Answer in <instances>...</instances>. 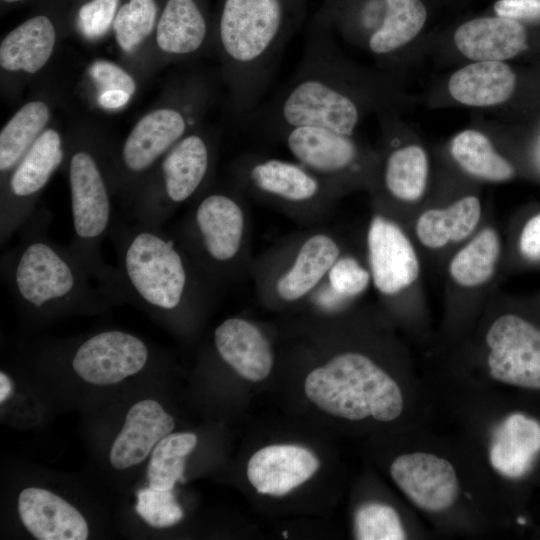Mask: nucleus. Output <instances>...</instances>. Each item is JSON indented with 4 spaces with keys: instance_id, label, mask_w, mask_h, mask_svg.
Wrapping results in <instances>:
<instances>
[{
    "instance_id": "obj_1",
    "label": "nucleus",
    "mask_w": 540,
    "mask_h": 540,
    "mask_svg": "<svg viewBox=\"0 0 540 540\" xmlns=\"http://www.w3.org/2000/svg\"><path fill=\"white\" fill-rule=\"evenodd\" d=\"M308 0H219L213 37L232 110L249 117L259 106Z\"/></svg>"
},
{
    "instance_id": "obj_2",
    "label": "nucleus",
    "mask_w": 540,
    "mask_h": 540,
    "mask_svg": "<svg viewBox=\"0 0 540 540\" xmlns=\"http://www.w3.org/2000/svg\"><path fill=\"white\" fill-rule=\"evenodd\" d=\"M49 212H36L23 225L19 243L1 258V275L11 296L27 311L101 309L123 302L97 281L78 254L47 236Z\"/></svg>"
},
{
    "instance_id": "obj_3",
    "label": "nucleus",
    "mask_w": 540,
    "mask_h": 540,
    "mask_svg": "<svg viewBox=\"0 0 540 540\" xmlns=\"http://www.w3.org/2000/svg\"><path fill=\"white\" fill-rule=\"evenodd\" d=\"M352 76L335 48L332 32L313 18L293 77L249 118L272 137L297 125L352 135L362 113Z\"/></svg>"
},
{
    "instance_id": "obj_4",
    "label": "nucleus",
    "mask_w": 540,
    "mask_h": 540,
    "mask_svg": "<svg viewBox=\"0 0 540 540\" xmlns=\"http://www.w3.org/2000/svg\"><path fill=\"white\" fill-rule=\"evenodd\" d=\"M108 236L127 301L161 314L181 313L209 296L211 285L174 234L114 218Z\"/></svg>"
},
{
    "instance_id": "obj_5",
    "label": "nucleus",
    "mask_w": 540,
    "mask_h": 540,
    "mask_svg": "<svg viewBox=\"0 0 540 540\" xmlns=\"http://www.w3.org/2000/svg\"><path fill=\"white\" fill-rule=\"evenodd\" d=\"M240 195L231 189L204 190L174 232L211 285L229 276L245 246L247 218Z\"/></svg>"
},
{
    "instance_id": "obj_6",
    "label": "nucleus",
    "mask_w": 540,
    "mask_h": 540,
    "mask_svg": "<svg viewBox=\"0 0 540 540\" xmlns=\"http://www.w3.org/2000/svg\"><path fill=\"white\" fill-rule=\"evenodd\" d=\"M213 141L191 131L157 164V174L146 177L136 189L128 213L135 221L162 227L181 204L199 196L212 174Z\"/></svg>"
},
{
    "instance_id": "obj_7",
    "label": "nucleus",
    "mask_w": 540,
    "mask_h": 540,
    "mask_svg": "<svg viewBox=\"0 0 540 540\" xmlns=\"http://www.w3.org/2000/svg\"><path fill=\"white\" fill-rule=\"evenodd\" d=\"M205 100L202 90L185 105L157 108L133 126L118 155L117 187L131 198L164 155L191 132Z\"/></svg>"
},
{
    "instance_id": "obj_8",
    "label": "nucleus",
    "mask_w": 540,
    "mask_h": 540,
    "mask_svg": "<svg viewBox=\"0 0 540 540\" xmlns=\"http://www.w3.org/2000/svg\"><path fill=\"white\" fill-rule=\"evenodd\" d=\"M232 173L238 188L296 210L324 207L337 189L296 160L245 154Z\"/></svg>"
},
{
    "instance_id": "obj_9",
    "label": "nucleus",
    "mask_w": 540,
    "mask_h": 540,
    "mask_svg": "<svg viewBox=\"0 0 540 540\" xmlns=\"http://www.w3.org/2000/svg\"><path fill=\"white\" fill-rule=\"evenodd\" d=\"M65 153L60 133L48 128L37 138L11 172L2 180L0 244L19 231L35 211L36 202Z\"/></svg>"
},
{
    "instance_id": "obj_10",
    "label": "nucleus",
    "mask_w": 540,
    "mask_h": 540,
    "mask_svg": "<svg viewBox=\"0 0 540 540\" xmlns=\"http://www.w3.org/2000/svg\"><path fill=\"white\" fill-rule=\"evenodd\" d=\"M377 365L358 352H345L313 369L304 383L305 394L322 411L358 421L371 416L368 382Z\"/></svg>"
},
{
    "instance_id": "obj_11",
    "label": "nucleus",
    "mask_w": 540,
    "mask_h": 540,
    "mask_svg": "<svg viewBox=\"0 0 540 540\" xmlns=\"http://www.w3.org/2000/svg\"><path fill=\"white\" fill-rule=\"evenodd\" d=\"M486 344L492 378L540 390V329L520 316L505 314L488 329Z\"/></svg>"
},
{
    "instance_id": "obj_12",
    "label": "nucleus",
    "mask_w": 540,
    "mask_h": 540,
    "mask_svg": "<svg viewBox=\"0 0 540 540\" xmlns=\"http://www.w3.org/2000/svg\"><path fill=\"white\" fill-rule=\"evenodd\" d=\"M281 141L294 160L327 181L337 190L358 170L360 149L352 135L316 125H297L279 131Z\"/></svg>"
},
{
    "instance_id": "obj_13",
    "label": "nucleus",
    "mask_w": 540,
    "mask_h": 540,
    "mask_svg": "<svg viewBox=\"0 0 540 540\" xmlns=\"http://www.w3.org/2000/svg\"><path fill=\"white\" fill-rule=\"evenodd\" d=\"M149 349L137 336L119 330L97 333L77 346L71 365L85 382L111 385L140 372Z\"/></svg>"
},
{
    "instance_id": "obj_14",
    "label": "nucleus",
    "mask_w": 540,
    "mask_h": 540,
    "mask_svg": "<svg viewBox=\"0 0 540 540\" xmlns=\"http://www.w3.org/2000/svg\"><path fill=\"white\" fill-rule=\"evenodd\" d=\"M366 245L372 282L381 294L396 295L416 281L420 272L416 251L394 221L375 215L368 226Z\"/></svg>"
},
{
    "instance_id": "obj_15",
    "label": "nucleus",
    "mask_w": 540,
    "mask_h": 540,
    "mask_svg": "<svg viewBox=\"0 0 540 540\" xmlns=\"http://www.w3.org/2000/svg\"><path fill=\"white\" fill-rule=\"evenodd\" d=\"M390 475L407 498L427 512L449 509L459 494L453 465L434 454L415 452L400 455L392 462Z\"/></svg>"
},
{
    "instance_id": "obj_16",
    "label": "nucleus",
    "mask_w": 540,
    "mask_h": 540,
    "mask_svg": "<svg viewBox=\"0 0 540 540\" xmlns=\"http://www.w3.org/2000/svg\"><path fill=\"white\" fill-rule=\"evenodd\" d=\"M337 240L327 232H314L300 240L294 253L274 274L271 294L284 303L311 296L341 255Z\"/></svg>"
},
{
    "instance_id": "obj_17",
    "label": "nucleus",
    "mask_w": 540,
    "mask_h": 540,
    "mask_svg": "<svg viewBox=\"0 0 540 540\" xmlns=\"http://www.w3.org/2000/svg\"><path fill=\"white\" fill-rule=\"evenodd\" d=\"M160 5L155 40L164 54L186 58L214 38L207 0H160Z\"/></svg>"
},
{
    "instance_id": "obj_18",
    "label": "nucleus",
    "mask_w": 540,
    "mask_h": 540,
    "mask_svg": "<svg viewBox=\"0 0 540 540\" xmlns=\"http://www.w3.org/2000/svg\"><path fill=\"white\" fill-rule=\"evenodd\" d=\"M319 468L308 449L290 444L270 445L256 451L247 464V478L258 493L283 496L309 480Z\"/></svg>"
},
{
    "instance_id": "obj_19",
    "label": "nucleus",
    "mask_w": 540,
    "mask_h": 540,
    "mask_svg": "<svg viewBox=\"0 0 540 540\" xmlns=\"http://www.w3.org/2000/svg\"><path fill=\"white\" fill-rule=\"evenodd\" d=\"M19 517L38 540H86L88 525L82 514L49 490L29 487L18 497Z\"/></svg>"
},
{
    "instance_id": "obj_20",
    "label": "nucleus",
    "mask_w": 540,
    "mask_h": 540,
    "mask_svg": "<svg viewBox=\"0 0 540 540\" xmlns=\"http://www.w3.org/2000/svg\"><path fill=\"white\" fill-rule=\"evenodd\" d=\"M214 344L221 359L240 377L260 382L271 373V345L252 322L239 317L224 320L214 331Z\"/></svg>"
},
{
    "instance_id": "obj_21",
    "label": "nucleus",
    "mask_w": 540,
    "mask_h": 540,
    "mask_svg": "<svg viewBox=\"0 0 540 540\" xmlns=\"http://www.w3.org/2000/svg\"><path fill=\"white\" fill-rule=\"evenodd\" d=\"M174 419L155 400L135 403L128 411L123 428L110 453L111 465L123 470L144 461L156 444L174 429Z\"/></svg>"
},
{
    "instance_id": "obj_22",
    "label": "nucleus",
    "mask_w": 540,
    "mask_h": 540,
    "mask_svg": "<svg viewBox=\"0 0 540 540\" xmlns=\"http://www.w3.org/2000/svg\"><path fill=\"white\" fill-rule=\"evenodd\" d=\"M54 11L35 13L2 38L0 66L3 70L35 74L46 65L57 41Z\"/></svg>"
},
{
    "instance_id": "obj_23",
    "label": "nucleus",
    "mask_w": 540,
    "mask_h": 540,
    "mask_svg": "<svg viewBox=\"0 0 540 540\" xmlns=\"http://www.w3.org/2000/svg\"><path fill=\"white\" fill-rule=\"evenodd\" d=\"M458 50L477 61H501L518 55L527 47V33L519 21L485 16L464 22L454 33Z\"/></svg>"
},
{
    "instance_id": "obj_24",
    "label": "nucleus",
    "mask_w": 540,
    "mask_h": 540,
    "mask_svg": "<svg viewBox=\"0 0 540 540\" xmlns=\"http://www.w3.org/2000/svg\"><path fill=\"white\" fill-rule=\"evenodd\" d=\"M516 76L502 61H477L456 71L448 89L458 102L469 106H492L508 100L515 88Z\"/></svg>"
},
{
    "instance_id": "obj_25",
    "label": "nucleus",
    "mask_w": 540,
    "mask_h": 540,
    "mask_svg": "<svg viewBox=\"0 0 540 540\" xmlns=\"http://www.w3.org/2000/svg\"><path fill=\"white\" fill-rule=\"evenodd\" d=\"M540 451V424L522 414H512L498 427L490 448L495 470L508 478L523 476Z\"/></svg>"
},
{
    "instance_id": "obj_26",
    "label": "nucleus",
    "mask_w": 540,
    "mask_h": 540,
    "mask_svg": "<svg viewBox=\"0 0 540 540\" xmlns=\"http://www.w3.org/2000/svg\"><path fill=\"white\" fill-rule=\"evenodd\" d=\"M481 217L477 197H463L450 206L424 211L417 219L415 231L419 241L431 249L450 242H460L471 235Z\"/></svg>"
},
{
    "instance_id": "obj_27",
    "label": "nucleus",
    "mask_w": 540,
    "mask_h": 540,
    "mask_svg": "<svg viewBox=\"0 0 540 540\" xmlns=\"http://www.w3.org/2000/svg\"><path fill=\"white\" fill-rule=\"evenodd\" d=\"M51 117L48 105L33 100L21 106L0 132V171L4 180L43 133Z\"/></svg>"
},
{
    "instance_id": "obj_28",
    "label": "nucleus",
    "mask_w": 540,
    "mask_h": 540,
    "mask_svg": "<svg viewBox=\"0 0 540 540\" xmlns=\"http://www.w3.org/2000/svg\"><path fill=\"white\" fill-rule=\"evenodd\" d=\"M500 240L492 228L480 231L451 259L449 274L463 287H476L487 282L495 272L500 256Z\"/></svg>"
},
{
    "instance_id": "obj_29",
    "label": "nucleus",
    "mask_w": 540,
    "mask_h": 540,
    "mask_svg": "<svg viewBox=\"0 0 540 540\" xmlns=\"http://www.w3.org/2000/svg\"><path fill=\"white\" fill-rule=\"evenodd\" d=\"M428 177V159L425 151L416 145L393 150L387 157L384 185L394 198L414 202L423 195Z\"/></svg>"
},
{
    "instance_id": "obj_30",
    "label": "nucleus",
    "mask_w": 540,
    "mask_h": 540,
    "mask_svg": "<svg viewBox=\"0 0 540 540\" xmlns=\"http://www.w3.org/2000/svg\"><path fill=\"white\" fill-rule=\"evenodd\" d=\"M451 153L456 162L475 177L500 182L514 174L512 165L494 150L490 140L479 131L465 130L456 135Z\"/></svg>"
},
{
    "instance_id": "obj_31",
    "label": "nucleus",
    "mask_w": 540,
    "mask_h": 540,
    "mask_svg": "<svg viewBox=\"0 0 540 540\" xmlns=\"http://www.w3.org/2000/svg\"><path fill=\"white\" fill-rule=\"evenodd\" d=\"M193 433H170L153 448L147 468L149 486L160 490L173 489L177 481H184L186 457L197 445Z\"/></svg>"
},
{
    "instance_id": "obj_32",
    "label": "nucleus",
    "mask_w": 540,
    "mask_h": 540,
    "mask_svg": "<svg viewBox=\"0 0 540 540\" xmlns=\"http://www.w3.org/2000/svg\"><path fill=\"white\" fill-rule=\"evenodd\" d=\"M426 20L427 9L422 0H394L387 25L366 45L375 55H388L413 40Z\"/></svg>"
},
{
    "instance_id": "obj_33",
    "label": "nucleus",
    "mask_w": 540,
    "mask_h": 540,
    "mask_svg": "<svg viewBox=\"0 0 540 540\" xmlns=\"http://www.w3.org/2000/svg\"><path fill=\"white\" fill-rule=\"evenodd\" d=\"M160 6V0H123L112 29L124 52H133L155 31Z\"/></svg>"
},
{
    "instance_id": "obj_34",
    "label": "nucleus",
    "mask_w": 540,
    "mask_h": 540,
    "mask_svg": "<svg viewBox=\"0 0 540 540\" xmlns=\"http://www.w3.org/2000/svg\"><path fill=\"white\" fill-rule=\"evenodd\" d=\"M372 281L370 270L356 258L340 255L328 271L325 280L318 287L325 294H319L326 301H343L362 294Z\"/></svg>"
},
{
    "instance_id": "obj_35",
    "label": "nucleus",
    "mask_w": 540,
    "mask_h": 540,
    "mask_svg": "<svg viewBox=\"0 0 540 540\" xmlns=\"http://www.w3.org/2000/svg\"><path fill=\"white\" fill-rule=\"evenodd\" d=\"M359 540H402L406 533L397 511L386 504L371 502L360 506L354 518Z\"/></svg>"
},
{
    "instance_id": "obj_36",
    "label": "nucleus",
    "mask_w": 540,
    "mask_h": 540,
    "mask_svg": "<svg viewBox=\"0 0 540 540\" xmlns=\"http://www.w3.org/2000/svg\"><path fill=\"white\" fill-rule=\"evenodd\" d=\"M136 512L151 527L166 528L182 520L184 513L172 489L143 488L137 493Z\"/></svg>"
},
{
    "instance_id": "obj_37",
    "label": "nucleus",
    "mask_w": 540,
    "mask_h": 540,
    "mask_svg": "<svg viewBox=\"0 0 540 540\" xmlns=\"http://www.w3.org/2000/svg\"><path fill=\"white\" fill-rule=\"evenodd\" d=\"M123 0H78L73 7L77 29L88 39H98L112 28Z\"/></svg>"
},
{
    "instance_id": "obj_38",
    "label": "nucleus",
    "mask_w": 540,
    "mask_h": 540,
    "mask_svg": "<svg viewBox=\"0 0 540 540\" xmlns=\"http://www.w3.org/2000/svg\"><path fill=\"white\" fill-rule=\"evenodd\" d=\"M371 416L380 422H390L403 410V396L398 384L384 370L369 398Z\"/></svg>"
},
{
    "instance_id": "obj_39",
    "label": "nucleus",
    "mask_w": 540,
    "mask_h": 540,
    "mask_svg": "<svg viewBox=\"0 0 540 540\" xmlns=\"http://www.w3.org/2000/svg\"><path fill=\"white\" fill-rule=\"evenodd\" d=\"M90 75L101 89L123 90L133 95L137 84L135 79L124 68L107 60H97L90 67Z\"/></svg>"
},
{
    "instance_id": "obj_40",
    "label": "nucleus",
    "mask_w": 540,
    "mask_h": 540,
    "mask_svg": "<svg viewBox=\"0 0 540 540\" xmlns=\"http://www.w3.org/2000/svg\"><path fill=\"white\" fill-rule=\"evenodd\" d=\"M495 15L519 22L540 20V0H496Z\"/></svg>"
},
{
    "instance_id": "obj_41",
    "label": "nucleus",
    "mask_w": 540,
    "mask_h": 540,
    "mask_svg": "<svg viewBox=\"0 0 540 540\" xmlns=\"http://www.w3.org/2000/svg\"><path fill=\"white\" fill-rule=\"evenodd\" d=\"M519 248L530 260H540V213L530 218L520 235Z\"/></svg>"
},
{
    "instance_id": "obj_42",
    "label": "nucleus",
    "mask_w": 540,
    "mask_h": 540,
    "mask_svg": "<svg viewBox=\"0 0 540 540\" xmlns=\"http://www.w3.org/2000/svg\"><path fill=\"white\" fill-rule=\"evenodd\" d=\"M132 97L123 90H106L100 93L98 102L105 109H118L124 107Z\"/></svg>"
},
{
    "instance_id": "obj_43",
    "label": "nucleus",
    "mask_w": 540,
    "mask_h": 540,
    "mask_svg": "<svg viewBox=\"0 0 540 540\" xmlns=\"http://www.w3.org/2000/svg\"><path fill=\"white\" fill-rule=\"evenodd\" d=\"M13 393V382L11 378L4 373L0 372V402H5Z\"/></svg>"
},
{
    "instance_id": "obj_44",
    "label": "nucleus",
    "mask_w": 540,
    "mask_h": 540,
    "mask_svg": "<svg viewBox=\"0 0 540 540\" xmlns=\"http://www.w3.org/2000/svg\"><path fill=\"white\" fill-rule=\"evenodd\" d=\"M0 1L3 6H10V5H15V4H21L28 0H0Z\"/></svg>"
},
{
    "instance_id": "obj_45",
    "label": "nucleus",
    "mask_w": 540,
    "mask_h": 540,
    "mask_svg": "<svg viewBox=\"0 0 540 540\" xmlns=\"http://www.w3.org/2000/svg\"><path fill=\"white\" fill-rule=\"evenodd\" d=\"M282 534H283V537H284V538H287V531H283Z\"/></svg>"
}]
</instances>
